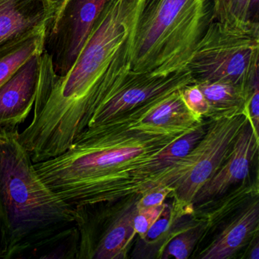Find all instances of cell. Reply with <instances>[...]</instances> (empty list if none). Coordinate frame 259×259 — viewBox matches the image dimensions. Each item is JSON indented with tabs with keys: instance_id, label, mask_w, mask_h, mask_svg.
Instances as JSON below:
<instances>
[{
	"instance_id": "cell-1",
	"label": "cell",
	"mask_w": 259,
	"mask_h": 259,
	"mask_svg": "<svg viewBox=\"0 0 259 259\" xmlns=\"http://www.w3.org/2000/svg\"><path fill=\"white\" fill-rule=\"evenodd\" d=\"M140 2L112 0L63 76L54 72L49 55L42 52L34 116L19 134L34 163L66 151L131 72L132 34Z\"/></svg>"
},
{
	"instance_id": "cell-2",
	"label": "cell",
	"mask_w": 259,
	"mask_h": 259,
	"mask_svg": "<svg viewBox=\"0 0 259 259\" xmlns=\"http://www.w3.org/2000/svg\"><path fill=\"white\" fill-rule=\"evenodd\" d=\"M142 107L86 128L57 157L34 163L47 186L73 207L89 204L118 172L151 160L189 132L160 133L132 128Z\"/></svg>"
},
{
	"instance_id": "cell-3",
	"label": "cell",
	"mask_w": 259,
	"mask_h": 259,
	"mask_svg": "<svg viewBox=\"0 0 259 259\" xmlns=\"http://www.w3.org/2000/svg\"><path fill=\"white\" fill-rule=\"evenodd\" d=\"M18 127L0 128V242L2 258L51 247L72 237L75 207L43 181Z\"/></svg>"
},
{
	"instance_id": "cell-4",
	"label": "cell",
	"mask_w": 259,
	"mask_h": 259,
	"mask_svg": "<svg viewBox=\"0 0 259 259\" xmlns=\"http://www.w3.org/2000/svg\"><path fill=\"white\" fill-rule=\"evenodd\" d=\"M213 0H141L131 38V70L186 68L213 20Z\"/></svg>"
},
{
	"instance_id": "cell-5",
	"label": "cell",
	"mask_w": 259,
	"mask_h": 259,
	"mask_svg": "<svg viewBox=\"0 0 259 259\" xmlns=\"http://www.w3.org/2000/svg\"><path fill=\"white\" fill-rule=\"evenodd\" d=\"M258 56L259 23L212 20L186 67L194 82L229 83L249 95Z\"/></svg>"
},
{
	"instance_id": "cell-6",
	"label": "cell",
	"mask_w": 259,
	"mask_h": 259,
	"mask_svg": "<svg viewBox=\"0 0 259 259\" xmlns=\"http://www.w3.org/2000/svg\"><path fill=\"white\" fill-rule=\"evenodd\" d=\"M248 120V113L210 120L205 134L189 153L192 164L174 187L172 208L177 218L192 216L193 201L200 189L213 177L232 151L238 135Z\"/></svg>"
},
{
	"instance_id": "cell-7",
	"label": "cell",
	"mask_w": 259,
	"mask_h": 259,
	"mask_svg": "<svg viewBox=\"0 0 259 259\" xmlns=\"http://www.w3.org/2000/svg\"><path fill=\"white\" fill-rule=\"evenodd\" d=\"M112 0H66L45 31L44 51L53 70L66 75L76 61Z\"/></svg>"
},
{
	"instance_id": "cell-8",
	"label": "cell",
	"mask_w": 259,
	"mask_h": 259,
	"mask_svg": "<svg viewBox=\"0 0 259 259\" xmlns=\"http://www.w3.org/2000/svg\"><path fill=\"white\" fill-rule=\"evenodd\" d=\"M192 83L194 81L187 67L167 74L131 71L114 93L94 113L87 128L108 122Z\"/></svg>"
},
{
	"instance_id": "cell-9",
	"label": "cell",
	"mask_w": 259,
	"mask_h": 259,
	"mask_svg": "<svg viewBox=\"0 0 259 259\" xmlns=\"http://www.w3.org/2000/svg\"><path fill=\"white\" fill-rule=\"evenodd\" d=\"M42 52L31 56L0 85V128L18 127L29 116L37 97Z\"/></svg>"
},
{
	"instance_id": "cell-10",
	"label": "cell",
	"mask_w": 259,
	"mask_h": 259,
	"mask_svg": "<svg viewBox=\"0 0 259 259\" xmlns=\"http://www.w3.org/2000/svg\"><path fill=\"white\" fill-rule=\"evenodd\" d=\"M258 138L248 119L238 135L227 160L195 195L194 207L221 196L231 186L246 180L251 163L258 152Z\"/></svg>"
},
{
	"instance_id": "cell-11",
	"label": "cell",
	"mask_w": 259,
	"mask_h": 259,
	"mask_svg": "<svg viewBox=\"0 0 259 259\" xmlns=\"http://www.w3.org/2000/svg\"><path fill=\"white\" fill-rule=\"evenodd\" d=\"M55 15L48 0H0V48L45 31Z\"/></svg>"
},
{
	"instance_id": "cell-12",
	"label": "cell",
	"mask_w": 259,
	"mask_h": 259,
	"mask_svg": "<svg viewBox=\"0 0 259 259\" xmlns=\"http://www.w3.org/2000/svg\"><path fill=\"white\" fill-rule=\"evenodd\" d=\"M258 197H256L233 216L198 258H232L258 233Z\"/></svg>"
},
{
	"instance_id": "cell-13",
	"label": "cell",
	"mask_w": 259,
	"mask_h": 259,
	"mask_svg": "<svg viewBox=\"0 0 259 259\" xmlns=\"http://www.w3.org/2000/svg\"><path fill=\"white\" fill-rule=\"evenodd\" d=\"M180 90L156 103L130 126L160 133L192 131L203 122V119L197 117L188 109Z\"/></svg>"
},
{
	"instance_id": "cell-14",
	"label": "cell",
	"mask_w": 259,
	"mask_h": 259,
	"mask_svg": "<svg viewBox=\"0 0 259 259\" xmlns=\"http://www.w3.org/2000/svg\"><path fill=\"white\" fill-rule=\"evenodd\" d=\"M258 180L248 183L245 181L241 183V186L230 192L223 195L220 199L207 201L211 205H203L194 208L203 207L204 210H194L195 221H204L205 224V231L204 236L213 231L221 223L224 222L228 217L236 214L241 209L243 208L248 203L256 197H258ZM207 202V201H205Z\"/></svg>"
},
{
	"instance_id": "cell-15",
	"label": "cell",
	"mask_w": 259,
	"mask_h": 259,
	"mask_svg": "<svg viewBox=\"0 0 259 259\" xmlns=\"http://www.w3.org/2000/svg\"><path fill=\"white\" fill-rule=\"evenodd\" d=\"M196 84L208 103L209 112L207 118L210 120L232 117L246 113L249 95L241 88L220 81Z\"/></svg>"
},
{
	"instance_id": "cell-16",
	"label": "cell",
	"mask_w": 259,
	"mask_h": 259,
	"mask_svg": "<svg viewBox=\"0 0 259 259\" xmlns=\"http://www.w3.org/2000/svg\"><path fill=\"white\" fill-rule=\"evenodd\" d=\"M177 218L172 204H166L158 219L151 226L145 236L140 238L134 250L133 257L158 258L165 245L186 226H178Z\"/></svg>"
},
{
	"instance_id": "cell-17",
	"label": "cell",
	"mask_w": 259,
	"mask_h": 259,
	"mask_svg": "<svg viewBox=\"0 0 259 259\" xmlns=\"http://www.w3.org/2000/svg\"><path fill=\"white\" fill-rule=\"evenodd\" d=\"M45 31L31 34L0 48V85L8 80L31 56L44 51Z\"/></svg>"
},
{
	"instance_id": "cell-18",
	"label": "cell",
	"mask_w": 259,
	"mask_h": 259,
	"mask_svg": "<svg viewBox=\"0 0 259 259\" xmlns=\"http://www.w3.org/2000/svg\"><path fill=\"white\" fill-rule=\"evenodd\" d=\"M205 231L204 221H195L186 226L184 230L174 236L165 245L160 259H186L190 256L198 241Z\"/></svg>"
},
{
	"instance_id": "cell-19",
	"label": "cell",
	"mask_w": 259,
	"mask_h": 259,
	"mask_svg": "<svg viewBox=\"0 0 259 259\" xmlns=\"http://www.w3.org/2000/svg\"><path fill=\"white\" fill-rule=\"evenodd\" d=\"M180 93L183 102L193 114L201 119L204 116L207 117L209 112L208 103L196 83L185 86L180 89Z\"/></svg>"
},
{
	"instance_id": "cell-20",
	"label": "cell",
	"mask_w": 259,
	"mask_h": 259,
	"mask_svg": "<svg viewBox=\"0 0 259 259\" xmlns=\"http://www.w3.org/2000/svg\"><path fill=\"white\" fill-rule=\"evenodd\" d=\"M166 203L153 207L138 208L134 218V228L136 234L139 238H142L145 233L151 228V226L156 222L160 213L164 209Z\"/></svg>"
},
{
	"instance_id": "cell-21",
	"label": "cell",
	"mask_w": 259,
	"mask_h": 259,
	"mask_svg": "<svg viewBox=\"0 0 259 259\" xmlns=\"http://www.w3.org/2000/svg\"><path fill=\"white\" fill-rule=\"evenodd\" d=\"M174 189L171 186H163L148 190L139 197L137 201L138 208L153 207L164 202L166 197L170 195Z\"/></svg>"
},
{
	"instance_id": "cell-22",
	"label": "cell",
	"mask_w": 259,
	"mask_h": 259,
	"mask_svg": "<svg viewBox=\"0 0 259 259\" xmlns=\"http://www.w3.org/2000/svg\"><path fill=\"white\" fill-rule=\"evenodd\" d=\"M247 113L250 123L258 134L259 125V88L254 89L248 97L247 103Z\"/></svg>"
},
{
	"instance_id": "cell-23",
	"label": "cell",
	"mask_w": 259,
	"mask_h": 259,
	"mask_svg": "<svg viewBox=\"0 0 259 259\" xmlns=\"http://www.w3.org/2000/svg\"><path fill=\"white\" fill-rule=\"evenodd\" d=\"M250 0H230V13L232 19L242 22H248Z\"/></svg>"
},
{
	"instance_id": "cell-24",
	"label": "cell",
	"mask_w": 259,
	"mask_h": 259,
	"mask_svg": "<svg viewBox=\"0 0 259 259\" xmlns=\"http://www.w3.org/2000/svg\"><path fill=\"white\" fill-rule=\"evenodd\" d=\"M230 0H213V20H233L230 17Z\"/></svg>"
},
{
	"instance_id": "cell-25",
	"label": "cell",
	"mask_w": 259,
	"mask_h": 259,
	"mask_svg": "<svg viewBox=\"0 0 259 259\" xmlns=\"http://www.w3.org/2000/svg\"><path fill=\"white\" fill-rule=\"evenodd\" d=\"M253 239V246H251V249L249 251V255L248 258L249 259H258L259 258V240H258V233L254 236Z\"/></svg>"
},
{
	"instance_id": "cell-26",
	"label": "cell",
	"mask_w": 259,
	"mask_h": 259,
	"mask_svg": "<svg viewBox=\"0 0 259 259\" xmlns=\"http://www.w3.org/2000/svg\"><path fill=\"white\" fill-rule=\"evenodd\" d=\"M48 1L52 4L53 7L55 9V16H57V13L61 10L65 3L66 2V0H48ZM55 16H54V17H55Z\"/></svg>"
},
{
	"instance_id": "cell-27",
	"label": "cell",
	"mask_w": 259,
	"mask_h": 259,
	"mask_svg": "<svg viewBox=\"0 0 259 259\" xmlns=\"http://www.w3.org/2000/svg\"><path fill=\"white\" fill-rule=\"evenodd\" d=\"M0 258H2V246H1V242H0Z\"/></svg>"
}]
</instances>
